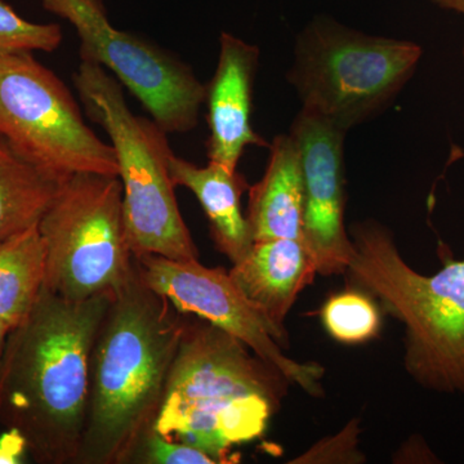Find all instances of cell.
I'll return each mask as SVG.
<instances>
[{"label": "cell", "mask_w": 464, "mask_h": 464, "mask_svg": "<svg viewBox=\"0 0 464 464\" xmlns=\"http://www.w3.org/2000/svg\"><path fill=\"white\" fill-rule=\"evenodd\" d=\"M112 295L72 301L43 286L0 360V424L36 463H76L87 418L92 347Z\"/></svg>", "instance_id": "1"}, {"label": "cell", "mask_w": 464, "mask_h": 464, "mask_svg": "<svg viewBox=\"0 0 464 464\" xmlns=\"http://www.w3.org/2000/svg\"><path fill=\"white\" fill-rule=\"evenodd\" d=\"M188 316L133 273L94 338L79 464L130 463L152 429Z\"/></svg>", "instance_id": "2"}, {"label": "cell", "mask_w": 464, "mask_h": 464, "mask_svg": "<svg viewBox=\"0 0 464 464\" xmlns=\"http://www.w3.org/2000/svg\"><path fill=\"white\" fill-rule=\"evenodd\" d=\"M186 316L154 430L230 463L232 449L264 435L290 382L237 338Z\"/></svg>", "instance_id": "3"}, {"label": "cell", "mask_w": 464, "mask_h": 464, "mask_svg": "<svg viewBox=\"0 0 464 464\" xmlns=\"http://www.w3.org/2000/svg\"><path fill=\"white\" fill-rule=\"evenodd\" d=\"M351 237L348 282L404 324L408 373L424 389L464 393V258L426 276L409 267L378 222H357Z\"/></svg>", "instance_id": "4"}, {"label": "cell", "mask_w": 464, "mask_h": 464, "mask_svg": "<svg viewBox=\"0 0 464 464\" xmlns=\"http://www.w3.org/2000/svg\"><path fill=\"white\" fill-rule=\"evenodd\" d=\"M72 81L85 112L106 130L115 150L125 231L134 257L199 258L177 203L169 170L174 152L166 130L152 119L130 111L123 84L105 67L81 61Z\"/></svg>", "instance_id": "5"}, {"label": "cell", "mask_w": 464, "mask_h": 464, "mask_svg": "<svg viewBox=\"0 0 464 464\" xmlns=\"http://www.w3.org/2000/svg\"><path fill=\"white\" fill-rule=\"evenodd\" d=\"M422 54L417 43L317 20L299 34L286 78L302 109L348 132L393 102L413 78Z\"/></svg>", "instance_id": "6"}, {"label": "cell", "mask_w": 464, "mask_h": 464, "mask_svg": "<svg viewBox=\"0 0 464 464\" xmlns=\"http://www.w3.org/2000/svg\"><path fill=\"white\" fill-rule=\"evenodd\" d=\"M38 228L45 249L44 288L60 297L83 301L115 295L133 273L118 176L69 177Z\"/></svg>", "instance_id": "7"}, {"label": "cell", "mask_w": 464, "mask_h": 464, "mask_svg": "<svg viewBox=\"0 0 464 464\" xmlns=\"http://www.w3.org/2000/svg\"><path fill=\"white\" fill-rule=\"evenodd\" d=\"M0 136L52 181L119 176L114 148L88 127L72 92L33 52H0Z\"/></svg>", "instance_id": "8"}, {"label": "cell", "mask_w": 464, "mask_h": 464, "mask_svg": "<svg viewBox=\"0 0 464 464\" xmlns=\"http://www.w3.org/2000/svg\"><path fill=\"white\" fill-rule=\"evenodd\" d=\"M41 2L48 12L75 27L81 61L105 67L168 134L198 127L206 84L190 66L141 36L115 29L102 0Z\"/></svg>", "instance_id": "9"}, {"label": "cell", "mask_w": 464, "mask_h": 464, "mask_svg": "<svg viewBox=\"0 0 464 464\" xmlns=\"http://www.w3.org/2000/svg\"><path fill=\"white\" fill-rule=\"evenodd\" d=\"M143 282L166 297L182 315L197 316L243 342L256 355L279 369L290 383L322 396L324 369L284 355V335L253 306L224 268H209L198 259L176 261L161 256L134 257Z\"/></svg>", "instance_id": "10"}, {"label": "cell", "mask_w": 464, "mask_h": 464, "mask_svg": "<svg viewBox=\"0 0 464 464\" xmlns=\"http://www.w3.org/2000/svg\"><path fill=\"white\" fill-rule=\"evenodd\" d=\"M304 177V243L324 276L346 274L353 257L344 227V139L346 130L301 109L290 128Z\"/></svg>", "instance_id": "11"}, {"label": "cell", "mask_w": 464, "mask_h": 464, "mask_svg": "<svg viewBox=\"0 0 464 464\" xmlns=\"http://www.w3.org/2000/svg\"><path fill=\"white\" fill-rule=\"evenodd\" d=\"M258 63L257 45L222 33L215 75L206 85L207 155L209 161L231 172L237 170L241 155L249 146L270 148L250 121Z\"/></svg>", "instance_id": "12"}, {"label": "cell", "mask_w": 464, "mask_h": 464, "mask_svg": "<svg viewBox=\"0 0 464 464\" xmlns=\"http://www.w3.org/2000/svg\"><path fill=\"white\" fill-rule=\"evenodd\" d=\"M228 274L250 304L286 335L284 320L299 293L314 282L317 266L304 241L276 239L253 244Z\"/></svg>", "instance_id": "13"}, {"label": "cell", "mask_w": 464, "mask_h": 464, "mask_svg": "<svg viewBox=\"0 0 464 464\" xmlns=\"http://www.w3.org/2000/svg\"><path fill=\"white\" fill-rule=\"evenodd\" d=\"M268 150L264 177L248 190L246 218L253 240L304 241V177L297 142L290 133L279 134Z\"/></svg>", "instance_id": "14"}, {"label": "cell", "mask_w": 464, "mask_h": 464, "mask_svg": "<svg viewBox=\"0 0 464 464\" xmlns=\"http://www.w3.org/2000/svg\"><path fill=\"white\" fill-rule=\"evenodd\" d=\"M169 170L176 188H188L199 200L217 249L232 265L243 261L255 244L248 218L241 209V197L249 190L246 177L213 161L199 167L174 154Z\"/></svg>", "instance_id": "15"}, {"label": "cell", "mask_w": 464, "mask_h": 464, "mask_svg": "<svg viewBox=\"0 0 464 464\" xmlns=\"http://www.w3.org/2000/svg\"><path fill=\"white\" fill-rule=\"evenodd\" d=\"M45 275V249L38 224L0 241V317L16 328L32 313Z\"/></svg>", "instance_id": "16"}, {"label": "cell", "mask_w": 464, "mask_h": 464, "mask_svg": "<svg viewBox=\"0 0 464 464\" xmlns=\"http://www.w3.org/2000/svg\"><path fill=\"white\" fill-rule=\"evenodd\" d=\"M58 186L0 136V241L39 224Z\"/></svg>", "instance_id": "17"}, {"label": "cell", "mask_w": 464, "mask_h": 464, "mask_svg": "<svg viewBox=\"0 0 464 464\" xmlns=\"http://www.w3.org/2000/svg\"><path fill=\"white\" fill-rule=\"evenodd\" d=\"M322 320L329 334L344 344L364 343L381 329L374 298L356 288L332 295L324 304Z\"/></svg>", "instance_id": "18"}, {"label": "cell", "mask_w": 464, "mask_h": 464, "mask_svg": "<svg viewBox=\"0 0 464 464\" xmlns=\"http://www.w3.org/2000/svg\"><path fill=\"white\" fill-rule=\"evenodd\" d=\"M63 39L57 24L30 23L0 0V52H53Z\"/></svg>", "instance_id": "19"}, {"label": "cell", "mask_w": 464, "mask_h": 464, "mask_svg": "<svg viewBox=\"0 0 464 464\" xmlns=\"http://www.w3.org/2000/svg\"><path fill=\"white\" fill-rule=\"evenodd\" d=\"M130 463L145 464H216L200 449L170 441L151 430L140 442Z\"/></svg>", "instance_id": "20"}, {"label": "cell", "mask_w": 464, "mask_h": 464, "mask_svg": "<svg viewBox=\"0 0 464 464\" xmlns=\"http://www.w3.org/2000/svg\"><path fill=\"white\" fill-rule=\"evenodd\" d=\"M25 451V440L14 430H8L0 436V464L20 463Z\"/></svg>", "instance_id": "21"}, {"label": "cell", "mask_w": 464, "mask_h": 464, "mask_svg": "<svg viewBox=\"0 0 464 464\" xmlns=\"http://www.w3.org/2000/svg\"><path fill=\"white\" fill-rule=\"evenodd\" d=\"M432 5H438L442 9H449V11L458 12V14L464 16V0H429ZM462 57L464 63V44L462 51Z\"/></svg>", "instance_id": "22"}, {"label": "cell", "mask_w": 464, "mask_h": 464, "mask_svg": "<svg viewBox=\"0 0 464 464\" xmlns=\"http://www.w3.org/2000/svg\"><path fill=\"white\" fill-rule=\"evenodd\" d=\"M9 331H11V328H9L8 324L0 317V360H2Z\"/></svg>", "instance_id": "23"}]
</instances>
